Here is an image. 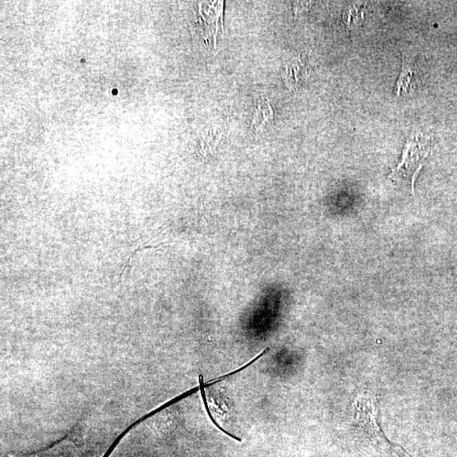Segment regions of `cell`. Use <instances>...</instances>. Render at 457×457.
Returning a JSON list of instances; mask_svg holds the SVG:
<instances>
[{"mask_svg":"<svg viewBox=\"0 0 457 457\" xmlns=\"http://www.w3.org/2000/svg\"><path fill=\"white\" fill-rule=\"evenodd\" d=\"M357 419L356 430L357 445H364V451L372 449L377 457H412L401 445L391 443L383 434L377 423V410L375 400L370 394L361 396L355 402Z\"/></svg>","mask_w":457,"mask_h":457,"instance_id":"6da1fadb","label":"cell"},{"mask_svg":"<svg viewBox=\"0 0 457 457\" xmlns=\"http://www.w3.org/2000/svg\"><path fill=\"white\" fill-rule=\"evenodd\" d=\"M430 142L423 134L416 135L408 140L405 146L401 162L391 171L389 178L393 181L407 183L411 186L413 192L414 182L424 160L429 155Z\"/></svg>","mask_w":457,"mask_h":457,"instance_id":"7a4b0ae2","label":"cell"},{"mask_svg":"<svg viewBox=\"0 0 457 457\" xmlns=\"http://www.w3.org/2000/svg\"><path fill=\"white\" fill-rule=\"evenodd\" d=\"M308 71L304 58L299 56L287 62L281 71V78L288 89L296 91L308 76Z\"/></svg>","mask_w":457,"mask_h":457,"instance_id":"3957f363","label":"cell"},{"mask_svg":"<svg viewBox=\"0 0 457 457\" xmlns=\"http://www.w3.org/2000/svg\"><path fill=\"white\" fill-rule=\"evenodd\" d=\"M274 111L269 98L261 97L256 102L252 114L251 129L254 133H260L271 126L274 122Z\"/></svg>","mask_w":457,"mask_h":457,"instance_id":"277c9868","label":"cell"},{"mask_svg":"<svg viewBox=\"0 0 457 457\" xmlns=\"http://www.w3.org/2000/svg\"><path fill=\"white\" fill-rule=\"evenodd\" d=\"M363 10H360L359 9L356 8V7L353 6L344 13L343 21L349 27H353L355 25H357V23H359L360 20L363 19Z\"/></svg>","mask_w":457,"mask_h":457,"instance_id":"5b68a950","label":"cell"},{"mask_svg":"<svg viewBox=\"0 0 457 457\" xmlns=\"http://www.w3.org/2000/svg\"><path fill=\"white\" fill-rule=\"evenodd\" d=\"M412 78V71L411 69H409L408 65H403V69H402V72L400 76L399 80H398L397 82V93L398 95L401 93V91L402 89V87H404L405 89L407 87L408 84L410 82Z\"/></svg>","mask_w":457,"mask_h":457,"instance_id":"8992f818","label":"cell"}]
</instances>
